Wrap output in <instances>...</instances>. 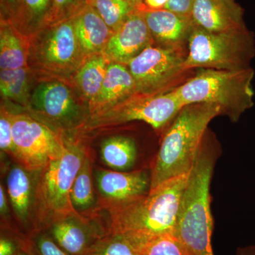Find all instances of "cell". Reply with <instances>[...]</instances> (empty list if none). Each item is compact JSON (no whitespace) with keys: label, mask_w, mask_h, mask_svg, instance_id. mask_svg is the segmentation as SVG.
<instances>
[{"label":"cell","mask_w":255,"mask_h":255,"mask_svg":"<svg viewBox=\"0 0 255 255\" xmlns=\"http://www.w3.org/2000/svg\"><path fill=\"white\" fill-rule=\"evenodd\" d=\"M189 174L162 183L130 204L101 212L107 234L137 245L173 233Z\"/></svg>","instance_id":"cell-1"},{"label":"cell","mask_w":255,"mask_h":255,"mask_svg":"<svg viewBox=\"0 0 255 255\" xmlns=\"http://www.w3.org/2000/svg\"><path fill=\"white\" fill-rule=\"evenodd\" d=\"M221 110L209 104L185 106L170 124L150 168V190L173 178L189 174L210 122Z\"/></svg>","instance_id":"cell-2"},{"label":"cell","mask_w":255,"mask_h":255,"mask_svg":"<svg viewBox=\"0 0 255 255\" xmlns=\"http://www.w3.org/2000/svg\"><path fill=\"white\" fill-rule=\"evenodd\" d=\"M215 160L214 152L202 145L183 194L173 234L189 255H214L210 187Z\"/></svg>","instance_id":"cell-3"},{"label":"cell","mask_w":255,"mask_h":255,"mask_svg":"<svg viewBox=\"0 0 255 255\" xmlns=\"http://www.w3.org/2000/svg\"><path fill=\"white\" fill-rule=\"evenodd\" d=\"M89 150L81 140L65 137L62 155L37 173L33 233L46 231L53 223L77 213L72 204V188Z\"/></svg>","instance_id":"cell-4"},{"label":"cell","mask_w":255,"mask_h":255,"mask_svg":"<svg viewBox=\"0 0 255 255\" xmlns=\"http://www.w3.org/2000/svg\"><path fill=\"white\" fill-rule=\"evenodd\" d=\"M254 78L251 67L237 70L201 68L174 90L184 107L194 104L215 105L221 114L236 122L254 106Z\"/></svg>","instance_id":"cell-5"},{"label":"cell","mask_w":255,"mask_h":255,"mask_svg":"<svg viewBox=\"0 0 255 255\" xmlns=\"http://www.w3.org/2000/svg\"><path fill=\"white\" fill-rule=\"evenodd\" d=\"M87 57L72 18L45 26L29 36L28 66L35 79L55 78L71 82Z\"/></svg>","instance_id":"cell-6"},{"label":"cell","mask_w":255,"mask_h":255,"mask_svg":"<svg viewBox=\"0 0 255 255\" xmlns=\"http://www.w3.org/2000/svg\"><path fill=\"white\" fill-rule=\"evenodd\" d=\"M174 89L155 95L135 94L117 105L89 116L73 137L80 140L107 129L132 122H142L160 130L173 122L184 108Z\"/></svg>","instance_id":"cell-7"},{"label":"cell","mask_w":255,"mask_h":255,"mask_svg":"<svg viewBox=\"0 0 255 255\" xmlns=\"http://www.w3.org/2000/svg\"><path fill=\"white\" fill-rule=\"evenodd\" d=\"M24 112L65 137L73 136L90 116L73 84L55 78L35 79Z\"/></svg>","instance_id":"cell-8"},{"label":"cell","mask_w":255,"mask_h":255,"mask_svg":"<svg viewBox=\"0 0 255 255\" xmlns=\"http://www.w3.org/2000/svg\"><path fill=\"white\" fill-rule=\"evenodd\" d=\"M186 70H237L251 68L255 55L254 35L246 29L212 32L194 26L188 39Z\"/></svg>","instance_id":"cell-9"},{"label":"cell","mask_w":255,"mask_h":255,"mask_svg":"<svg viewBox=\"0 0 255 255\" xmlns=\"http://www.w3.org/2000/svg\"><path fill=\"white\" fill-rule=\"evenodd\" d=\"M15 163L31 172H38L65 149V137L26 112L12 114Z\"/></svg>","instance_id":"cell-10"},{"label":"cell","mask_w":255,"mask_h":255,"mask_svg":"<svg viewBox=\"0 0 255 255\" xmlns=\"http://www.w3.org/2000/svg\"><path fill=\"white\" fill-rule=\"evenodd\" d=\"M185 57L179 49L153 45L147 47L127 65L133 77L136 94L155 95L167 88L185 72Z\"/></svg>","instance_id":"cell-11"},{"label":"cell","mask_w":255,"mask_h":255,"mask_svg":"<svg viewBox=\"0 0 255 255\" xmlns=\"http://www.w3.org/2000/svg\"><path fill=\"white\" fill-rule=\"evenodd\" d=\"M94 176L99 213L130 204L150 190V172L145 169L123 172L97 167Z\"/></svg>","instance_id":"cell-12"},{"label":"cell","mask_w":255,"mask_h":255,"mask_svg":"<svg viewBox=\"0 0 255 255\" xmlns=\"http://www.w3.org/2000/svg\"><path fill=\"white\" fill-rule=\"evenodd\" d=\"M38 172H31L17 163L10 167L6 190L14 226L21 237L31 236L34 229L35 190Z\"/></svg>","instance_id":"cell-13"},{"label":"cell","mask_w":255,"mask_h":255,"mask_svg":"<svg viewBox=\"0 0 255 255\" xmlns=\"http://www.w3.org/2000/svg\"><path fill=\"white\" fill-rule=\"evenodd\" d=\"M47 233L70 255H83L107 234L100 217H87L75 213L52 224Z\"/></svg>","instance_id":"cell-14"},{"label":"cell","mask_w":255,"mask_h":255,"mask_svg":"<svg viewBox=\"0 0 255 255\" xmlns=\"http://www.w3.org/2000/svg\"><path fill=\"white\" fill-rule=\"evenodd\" d=\"M154 42L142 10H137L114 32L105 53L111 62L128 65Z\"/></svg>","instance_id":"cell-15"},{"label":"cell","mask_w":255,"mask_h":255,"mask_svg":"<svg viewBox=\"0 0 255 255\" xmlns=\"http://www.w3.org/2000/svg\"><path fill=\"white\" fill-rule=\"evenodd\" d=\"M191 18L194 26L212 32L246 29L244 9L236 0H195Z\"/></svg>","instance_id":"cell-16"},{"label":"cell","mask_w":255,"mask_h":255,"mask_svg":"<svg viewBox=\"0 0 255 255\" xmlns=\"http://www.w3.org/2000/svg\"><path fill=\"white\" fill-rule=\"evenodd\" d=\"M142 12L154 41L160 46L179 49L194 27L191 17L168 9H144Z\"/></svg>","instance_id":"cell-17"},{"label":"cell","mask_w":255,"mask_h":255,"mask_svg":"<svg viewBox=\"0 0 255 255\" xmlns=\"http://www.w3.org/2000/svg\"><path fill=\"white\" fill-rule=\"evenodd\" d=\"M135 94V80L127 65L112 62L100 93L88 105L89 113L92 115L110 108Z\"/></svg>","instance_id":"cell-18"},{"label":"cell","mask_w":255,"mask_h":255,"mask_svg":"<svg viewBox=\"0 0 255 255\" xmlns=\"http://www.w3.org/2000/svg\"><path fill=\"white\" fill-rule=\"evenodd\" d=\"M72 20L80 46L87 56L105 52L113 31L91 6L87 5Z\"/></svg>","instance_id":"cell-19"},{"label":"cell","mask_w":255,"mask_h":255,"mask_svg":"<svg viewBox=\"0 0 255 255\" xmlns=\"http://www.w3.org/2000/svg\"><path fill=\"white\" fill-rule=\"evenodd\" d=\"M111 63L105 52L89 55L72 78L71 83L87 107L100 93Z\"/></svg>","instance_id":"cell-20"},{"label":"cell","mask_w":255,"mask_h":255,"mask_svg":"<svg viewBox=\"0 0 255 255\" xmlns=\"http://www.w3.org/2000/svg\"><path fill=\"white\" fill-rule=\"evenodd\" d=\"M94 159L89 150L81 168L75 178L71 191V201L73 209L78 214L96 219L97 211V189L94 176Z\"/></svg>","instance_id":"cell-21"},{"label":"cell","mask_w":255,"mask_h":255,"mask_svg":"<svg viewBox=\"0 0 255 255\" xmlns=\"http://www.w3.org/2000/svg\"><path fill=\"white\" fill-rule=\"evenodd\" d=\"M29 37L25 36L12 23H0V68L1 70L28 67Z\"/></svg>","instance_id":"cell-22"},{"label":"cell","mask_w":255,"mask_h":255,"mask_svg":"<svg viewBox=\"0 0 255 255\" xmlns=\"http://www.w3.org/2000/svg\"><path fill=\"white\" fill-rule=\"evenodd\" d=\"M35 77L29 67L0 70V92L4 101L27 109Z\"/></svg>","instance_id":"cell-23"},{"label":"cell","mask_w":255,"mask_h":255,"mask_svg":"<svg viewBox=\"0 0 255 255\" xmlns=\"http://www.w3.org/2000/svg\"><path fill=\"white\" fill-rule=\"evenodd\" d=\"M137 147L131 137L114 135L104 140L100 145L101 159L112 170L131 169L136 162Z\"/></svg>","instance_id":"cell-24"},{"label":"cell","mask_w":255,"mask_h":255,"mask_svg":"<svg viewBox=\"0 0 255 255\" xmlns=\"http://www.w3.org/2000/svg\"><path fill=\"white\" fill-rule=\"evenodd\" d=\"M53 0H21L13 25L29 37L46 26Z\"/></svg>","instance_id":"cell-25"},{"label":"cell","mask_w":255,"mask_h":255,"mask_svg":"<svg viewBox=\"0 0 255 255\" xmlns=\"http://www.w3.org/2000/svg\"><path fill=\"white\" fill-rule=\"evenodd\" d=\"M88 4L98 13L113 33L137 10L124 0H89Z\"/></svg>","instance_id":"cell-26"},{"label":"cell","mask_w":255,"mask_h":255,"mask_svg":"<svg viewBox=\"0 0 255 255\" xmlns=\"http://www.w3.org/2000/svg\"><path fill=\"white\" fill-rule=\"evenodd\" d=\"M83 255H142L138 248L119 235L106 234Z\"/></svg>","instance_id":"cell-27"},{"label":"cell","mask_w":255,"mask_h":255,"mask_svg":"<svg viewBox=\"0 0 255 255\" xmlns=\"http://www.w3.org/2000/svg\"><path fill=\"white\" fill-rule=\"evenodd\" d=\"M142 255H189L173 233L135 244Z\"/></svg>","instance_id":"cell-28"},{"label":"cell","mask_w":255,"mask_h":255,"mask_svg":"<svg viewBox=\"0 0 255 255\" xmlns=\"http://www.w3.org/2000/svg\"><path fill=\"white\" fill-rule=\"evenodd\" d=\"M21 249L30 255H70L62 249L46 231H38L23 238Z\"/></svg>","instance_id":"cell-29"},{"label":"cell","mask_w":255,"mask_h":255,"mask_svg":"<svg viewBox=\"0 0 255 255\" xmlns=\"http://www.w3.org/2000/svg\"><path fill=\"white\" fill-rule=\"evenodd\" d=\"M89 0H53L46 26L71 19L88 5Z\"/></svg>","instance_id":"cell-30"},{"label":"cell","mask_w":255,"mask_h":255,"mask_svg":"<svg viewBox=\"0 0 255 255\" xmlns=\"http://www.w3.org/2000/svg\"><path fill=\"white\" fill-rule=\"evenodd\" d=\"M12 111L1 102L0 110V147L15 161L16 151L12 136Z\"/></svg>","instance_id":"cell-31"},{"label":"cell","mask_w":255,"mask_h":255,"mask_svg":"<svg viewBox=\"0 0 255 255\" xmlns=\"http://www.w3.org/2000/svg\"><path fill=\"white\" fill-rule=\"evenodd\" d=\"M23 238L14 235L1 233L0 239V255H15L21 249Z\"/></svg>","instance_id":"cell-32"},{"label":"cell","mask_w":255,"mask_h":255,"mask_svg":"<svg viewBox=\"0 0 255 255\" xmlns=\"http://www.w3.org/2000/svg\"><path fill=\"white\" fill-rule=\"evenodd\" d=\"M1 5V21L12 23L14 21L21 0H0Z\"/></svg>","instance_id":"cell-33"},{"label":"cell","mask_w":255,"mask_h":255,"mask_svg":"<svg viewBox=\"0 0 255 255\" xmlns=\"http://www.w3.org/2000/svg\"><path fill=\"white\" fill-rule=\"evenodd\" d=\"M194 1L195 0H169L164 9L191 17V10Z\"/></svg>","instance_id":"cell-34"},{"label":"cell","mask_w":255,"mask_h":255,"mask_svg":"<svg viewBox=\"0 0 255 255\" xmlns=\"http://www.w3.org/2000/svg\"><path fill=\"white\" fill-rule=\"evenodd\" d=\"M169 0H144L145 9H161L165 7Z\"/></svg>","instance_id":"cell-35"},{"label":"cell","mask_w":255,"mask_h":255,"mask_svg":"<svg viewBox=\"0 0 255 255\" xmlns=\"http://www.w3.org/2000/svg\"><path fill=\"white\" fill-rule=\"evenodd\" d=\"M129 4L133 6L135 9L137 10H142L145 9V5H144V0H124Z\"/></svg>","instance_id":"cell-36"},{"label":"cell","mask_w":255,"mask_h":255,"mask_svg":"<svg viewBox=\"0 0 255 255\" xmlns=\"http://www.w3.org/2000/svg\"><path fill=\"white\" fill-rule=\"evenodd\" d=\"M238 255H255V246H251L238 250Z\"/></svg>","instance_id":"cell-37"},{"label":"cell","mask_w":255,"mask_h":255,"mask_svg":"<svg viewBox=\"0 0 255 255\" xmlns=\"http://www.w3.org/2000/svg\"><path fill=\"white\" fill-rule=\"evenodd\" d=\"M30 255L28 254L27 252L23 251V250H22V249H21V250H19V251H18L17 252V253H16V255Z\"/></svg>","instance_id":"cell-38"}]
</instances>
